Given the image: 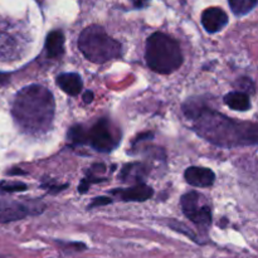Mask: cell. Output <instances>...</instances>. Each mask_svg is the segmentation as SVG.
I'll list each match as a JSON object with an SVG mask.
<instances>
[{"label": "cell", "instance_id": "20", "mask_svg": "<svg viewBox=\"0 0 258 258\" xmlns=\"http://www.w3.org/2000/svg\"><path fill=\"white\" fill-rule=\"evenodd\" d=\"M5 81H7V76H5V75H0V83L5 82Z\"/></svg>", "mask_w": 258, "mask_h": 258}, {"label": "cell", "instance_id": "3", "mask_svg": "<svg viewBox=\"0 0 258 258\" xmlns=\"http://www.w3.org/2000/svg\"><path fill=\"white\" fill-rule=\"evenodd\" d=\"M145 59L151 71L160 75H170L183 64V53L174 38L156 32L146 40Z\"/></svg>", "mask_w": 258, "mask_h": 258}, {"label": "cell", "instance_id": "1", "mask_svg": "<svg viewBox=\"0 0 258 258\" xmlns=\"http://www.w3.org/2000/svg\"><path fill=\"white\" fill-rule=\"evenodd\" d=\"M183 111L199 136L221 148L256 145L258 130L254 123L238 122L212 108L186 102Z\"/></svg>", "mask_w": 258, "mask_h": 258}, {"label": "cell", "instance_id": "15", "mask_svg": "<svg viewBox=\"0 0 258 258\" xmlns=\"http://www.w3.org/2000/svg\"><path fill=\"white\" fill-rule=\"evenodd\" d=\"M232 12L238 17L248 14L257 5V0H228Z\"/></svg>", "mask_w": 258, "mask_h": 258}, {"label": "cell", "instance_id": "16", "mask_svg": "<svg viewBox=\"0 0 258 258\" xmlns=\"http://www.w3.org/2000/svg\"><path fill=\"white\" fill-rule=\"evenodd\" d=\"M28 186L20 181H2L0 183V190L4 193H14V191H24Z\"/></svg>", "mask_w": 258, "mask_h": 258}, {"label": "cell", "instance_id": "14", "mask_svg": "<svg viewBox=\"0 0 258 258\" xmlns=\"http://www.w3.org/2000/svg\"><path fill=\"white\" fill-rule=\"evenodd\" d=\"M224 103L232 110L236 111H247L251 108V100L249 96L244 92L234 91L224 96Z\"/></svg>", "mask_w": 258, "mask_h": 258}, {"label": "cell", "instance_id": "4", "mask_svg": "<svg viewBox=\"0 0 258 258\" xmlns=\"http://www.w3.org/2000/svg\"><path fill=\"white\" fill-rule=\"evenodd\" d=\"M78 48L90 62L102 64L121 57L122 45L106 33L100 25H90L78 38Z\"/></svg>", "mask_w": 258, "mask_h": 258}, {"label": "cell", "instance_id": "19", "mask_svg": "<svg viewBox=\"0 0 258 258\" xmlns=\"http://www.w3.org/2000/svg\"><path fill=\"white\" fill-rule=\"evenodd\" d=\"M148 2H149V0H133L134 5H135L136 8H143V7H145V5L148 4Z\"/></svg>", "mask_w": 258, "mask_h": 258}, {"label": "cell", "instance_id": "10", "mask_svg": "<svg viewBox=\"0 0 258 258\" xmlns=\"http://www.w3.org/2000/svg\"><path fill=\"white\" fill-rule=\"evenodd\" d=\"M202 24L208 33H217L228 24V17L221 8H209L202 15Z\"/></svg>", "mask_w": 258, "mask_h": 258}, {"label": "cell", "instance_id": "9", "mask_svg": "<svg viewBox=\"0 0 258 258\" xmlns=\"http://www.w3.org/2000/svg\"><path fill=\"white\" fill-rule=\"evenodd\" d=\"M111 194L123 202H145L154 196V190L145 183H139L127 189H113Z\"/></svg>", "mask_w": 258, "mask_h": 258}, {"label": "cell", "instance_id": "5", "mask_svg": "<svg viewBox=\"0 0 258 258\" xmlns=\"http://www.w3.org/2000/svg\"><path fill=\"white\" fill-rule=\"evenodd\" d=\"M120 143V135L117 128L107 118H102L91 127L86 130V145H91L98 153H111Z\"/></svg>", "mask_w": 258, "mask_h": 258}, {"label": "cell", "instance_id": "2", "mask_svg": "<svg viewBox=\"0 0 258 258\" xmlns=\"http://www.w3.org/2000/svg\"><path fill=\"white\" fill-rule=\"evenodd\" d=\"M54 98L52 92L39 85L22 88L13 103V117L24 133L40 135L47 133L54 118Z\"/></svg>", "mask_w": 258, "mask_h": 258}, {"label": "cell", "instance_id": "8", "mask_svg": "<svg viewBox=\"0 0 258 258\" xmlns=\"http://www.w3.org/2000/svg\"><path fill=\"white\" fill-rule=\"evenodd\" d=\"M186 183L196 188H209L216 181V174L208 168L190 166L184 173Z\"/></svg>", "mask_w": 258, "mask_h": 258}, {"label": "cell", "instance_id": "11", "mask_svg": "<svg viewBox=\"0 0 258 258\" xmlns=\"http://www.w3.org/2000/svg\"><path fill=\"white\" fill-rule=\"evenodd\" d=\"M60 90L70 96H77L82 91L83 82L82 78L77 73H62L55 80Z\"/></svg>", "mask_w": 258, "mask_h": 258}, {"label": "cell", "instance_id": "18", "mask_svg": "<svg viewBox=\"0 0 258 258\" xmlns=\"http://www.w3.org/2000/svg\"><path fill=\"white\" fill-rule=\"evenodd\" d=\"M92 100H93V93L91 92V91H87V92L83 95V101H85L86 103H90L92 102Z\"/></svg>", "mask_w": 258, "mask_h": 258}, {"label": "cell", "instance_id": "13", "mask_svg": "<svg viewBox=\"0 0 258 258\" xmlns=\"http://www.w3.org/2000/svg\"><path fill=\"white\" fill-rule=\"evenodd\" d=\"M148 175V168L141 163H131L122 168L120 173V179L122 181H134V183H144V179Z\"/></svg>", "mask_w": 258, "mask_h": 258}, {"label": "cell", "instance_id": "17", "mask_svg": "<svg viewBox=\"0 0 258 258\" xmlns=\"http://www.w3.org/2000/svg\"><path fill=\"white\" fill-rule=\"evenodd\" d=\"M112 203V201L106 197H100V198H95L92 201V203L88 206V208H93V207H100V206H106V204H110Z\"/></svg>", "mask_w": 258, "mask_h": 258}, {"label": "cell", "instance_id": "7", "mask_svg": "<svg viewBox=\"0 0 258 258\" xmlns=\"http://www.w3.org/2000/svg\"><path fill=\"white\" fill-rule=\"evenodd\" d=\"M43 209L35 207H30L28 204L19 203L14 201H5L0 199V223L19 221L32 214L40 213Z\"/></svg>", "mask_w": 258, "mask_h": 258}, {"label": "cell", "instance_id": "12", "mask_svg": "<svg viewBox=\"0 0 258 258\" xmlns=\"http://www.w3.org/2000/svg\"><path fill=\"white\" fill-rule=\"evenodd\" d=\"M45 54L48 58H59L64 53V35L60 30H53L45 38Z\"/></svg>", "mask_w": 258, "mask_h": 258}, {"label": "cell", "instance_id": "6", "mask_svg": "<svg viewBox=\"0 0 258 258\" xmlns=\"http://www.w3.org/2000/svg\"><path fill=\"white\" fill-rule=\"evenodd\" d=\"M181 209L189 221L202 228H207L212 223V211L208 202L202 194L189 191L181 197Z\"/></svg>", "mask_w": 258, "mask_h": 258}]
</instances>
